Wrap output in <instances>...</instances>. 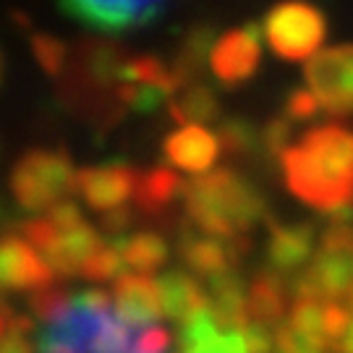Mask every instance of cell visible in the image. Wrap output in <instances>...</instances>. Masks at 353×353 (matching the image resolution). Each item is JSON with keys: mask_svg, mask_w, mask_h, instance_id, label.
Wrapping results in <instances>:
<instances>
[{"mask_svg": "<svg viewBox=\"0 0 353 353\" xmlns=\"http://www.w3.org/2000/svg\"><path fill=\"white\" fill-rule=\"evenodd\" d=\"M181 254H183V262L189 265L191 272H196L207 280L225 275L228 265H230V252L223 243H217L214 239L194 236V233L181 239Z\"/></svg>", "mask_w": 353, "mask_h": 353, "instance_id": "obj_18", "label": "cell"}, {"mask_svg": "<svg viewBox=\"0 0 353 353\" xmlns=\"http://www.w3.org/2000/svg\"><path fill=\"white\" fill-rule=\"evenodd\" d=\"M123 267H126L123 254L118 252L115 243H110V246H102L89 256V262L81 267V275L89 280H113L123 278Z\"/></svg>", "mask_w": 353, "mask_h": 353, "instance_id": "obj_23", "label": "cell"}, {"mask_svg": "<svg viewBox=\"0 0 353 353\" xmlns=\"http://www.w3.org/2000/svg\"><path fill=\"white\" fill-rule=\"evenodd\" d=\"M11 191L26 212H42L48 207L52 210L63 194L76 191V170L63 152H26L13 168Z\"/></svg>", "mask_w": 353, "mask_h": 353, "instance_id": "obj_4", "label": "cell"}, {"mask_svg": "<svg viewBox=\"0 0 353 353\" xmlns=\"http://www.w3.org/2000/svg\"><path fill=\"white\" fill-rule=\"evenodd\" d=\"M314 249V233H312V225H278L272 223V233H270V262L275 270L280 272H288V270H296L301 267L309 254Z\"/></svg>", "mask_w": 353, "mask_h": 353, "instance_id": "obj_14", "label": "cell"}, {"mask_svg": "<svg viewBox=\"0 0 353 353\" xmlns=\"http://www.w3.org/2000/svg\"><path fill=\"white\" fill-rule=\"evenodd\" d=\"M186 186L181 183V178L170 170V168H152L144 176H139V183H137V204H139L141 212L157 214L163 212L168 204L178 196V191H183Z\"/></svg>", "mask_w": 353, "mask_h": 353, "instance_id": "obj_19", "label": "cell"}, {"mask_svg": "<svg viewBox=\"0 0 353 353\" xmlns=\"http://www.w3.org/2000/svg\"><path fill=\"white\" fill-rule=\"evenodd\" d=\"M128 223H131V214H128V210H123V207L102 214V228H105V233H113L118 239H123L121 233H126Z\"/></svg>", "mask_w": 353, "mask_h": 353, "instance_id": "obj_35", "label": "cell"}, {"mask_svg": "<svg viewBox=\"0 0 353 353\" xmlns=\"http://www.w3.org/2000/svg\"><path fill=\"white\" fill-rule=\"evenodd\" d=\"M246 335V345H249V353H272V345H278L272 332L267 325H259V322H252L249 327L243 330Z\"/></svg>", "mask_w": 353, "mask_h": 353, "instance_id": "obj_34", "label": "cell"}, {"mask_svg": "<svg viewBox=\"0 0 353 353\" xmlns=\"http://www.w3.org/2000/svg\"><path fill=\"white\" fill-rule=\"evenodd\" d=\"M283 176L293 196L332 214L353 202V131L319 126L280 154Z\"/></svg>", "mask_w": 353, "mask_h": 353, "instance_id": "obj_1", "label": "cell"}, {"mask_svg": "<svg viewBox=\"0 0 353 353\" xmlns=\"http://www.w3.org/2000/svg\"><path fill=\"white\" fill-rule=\"evenodd\" d=\"M290 327L325 345V309L314 301H299L290 312Z\"/></svg>", "mask_w": 353, "mask_h": 353, "instance_id": "obj_25", "label": "cell"}, {"mask_svg": "<svg viewBox=\"0 0 353 353\" xmlns=\"http://www.w3.org/2000/svg\"><path fill=\"white\" fill-rule=\"evenodd\" d=\"M338 353H353V322H351V327L345 330V335H343L341 345H338Z\"/></svg>", "mask_w": 353, "mask_h": 353, "instance_id": "obj_37", "label": "cell"}, {"mask_svg": "<svg viewBox=\"0 0 353 353\" xmlns=\"http://www.w3.org/2000/svg\"><path fill=\"white\" fill-rule=\"evenodd\" d=\"M32 309L37 316H48V319H58L68 312V301L61 290H39L32 299Z\"/></svg>", "mask_w": 353, "mask_h": 353, "instance_id": "obj_31", "label": "cell"}, {"mask_svg": "<svg viewBox=\"0 0 353 353\" xmlns=\"http://www.w3.org/2000/svg\"><path fill=\"white\" fill-rule=\"evenodd\" d=\"M214 45H217V39H214L212 26H194L191 29L183 48L178 52L176 63L170 65V74L176 79L178 89H186L189 84H194L191 79H196L199 71L204 68V63L212 58Z\"/></svg>", "mask_w": 353, "mask_h": 353, "instance_id": "obj_17", "label": "cell"}, {"mask_svg": "<svg viewBox=\"0 0 353 353\" xmlns=\"http://www.w3.org/2000/svg\"><path fill=\"white\" fill-rule=\"evenodd\" d=\"M270 50L283 61H312L322 52L327 37V19L306 0H283L272 6L262 24Z\"/></svg>", "mask_w": 353, "mask_h": 353, "instance_id": "obj_3", "label": "cell"}, {"mask_svg": "<svg viewBox=\"0 0 353 353\" xmlns=\"http://www.w3.org/2000/svg\"><path fill=\"white\" fill-rule=\"evenodd\" d=\"M275 343H278L275 345L278 353H325L322 343H316L309 335H301L293 327H280L278 335H275Z\"/></svg>", "mask_w": 353, "mask_h": 353, "instance_id": "obj_29", "label": "cell"}, {"mask_svg": "<svg viewBox=\"0 0 353 353\" xmlns=\"http://www.w3.org/2000/svg\"><path fill=\"white\" fill-rule=\"evenodd\" d=\"M48 220H50L52 225L58 228L61 233H65V230H74V228H79V225H84L81 212H79V207H76L74 202L55 204L50 212H48Z\"/></svg>", "mask_w": 353, "mask_h": 353, "instance_id": "obj_33", "label": "cell"}, {"mask_svg": "<svg viewBox=\"0 0 353 353\" xmlns=\"http://www.w3.org/2000/svg\"><path fill=\"white\" fill-rule=\"evenodd\" d=\"M168 108H170V118L181 126H202L220 115V102L214 89L199 81L189 84L178 97L168 102Z\"/></svg>", "mask_w": 353, "mask_h": 353, "instance_id": "obj_16", "label": "cell"}, {"mask_svg": "<svg viewBox=\"0 0 353 353\" xmlns=\"http://www.w3.org/2000/svg\"><path fill=\"white\" fill-rule=\"evenodd\" d=\"M32 52L48 76L63 74L65 65V45L52 34H34L32 37Z\"/></svg>", "mask_w": 353, "mask_h": 353, "instance_id": "obj_24", "label": "cell"}, {"mask_svg": "<svg viewBox=\"0 0 353 353\" xmlns=\"http://www.w3.org/2000/svg\"><path fill=\"white\" fill-rule=\"evenodd\" d=\"M115 309L118 319L128 327H141L147 322H154L163 314V303H160V290L157 280L147 275H123L115 280Z\"/></svg>", "mask_w": 353, "mask_h": 353, "instance_id": "obj_12", "label": "cell"}, {"mask_svg": "<svg viewBox=\"0 0 353 353\" xmlns=\"http://www.w3.org/2000/svg\"><path fill=\"white\" fill-rule=\"evenodd\" d=\"M249 314L259 325H275L283 314V290H280L278 278L272 275H256L249 290Z\"/></svg>", "mask_w": 353, "mask_h": 353, "instance_id": "obj_21", "label": "cell"}, {"mask_svg": "<svg viewBox=\"0 0 353 353\" xmlns=\"http://www.w3.org/2000/svg\"><path fill=\"white\" fill-rule=\"evenodd\" d=\"M351 316H348V309H343L338 303H327L325 306V348H332L338 351L345 330L351 327Z\"/></svg>", "mask_w": 353, "mask_h": 353, "instance_id": "obj_28", "label": "cell"}, {"mask_svg": "<svg viewBox=\"0 0 353 353\" xmlns=\"http://www.w3.org/2000/svg\"><path fill=\"white\" fill-rule=\"evenodd\" d=\"M319 100L309 89H293L285 100V115L288 121H312L319 113Z\"/></svg>", "mask_w": 353, "mask_h": 353, "instance_id": "obj_30", "label": "cell"}, {"mask_svg": "<svg viewBox=\"0 0 353 353\" xmlns=\"http://www.w3.org/2000/svg\"><path fill=\"white\" fill-rule=\"evenodd\" d=\"M21 233L29 246L39 249L42 254H50L55 249V243L61 239V230L52 225L48 217H37V220H26L21 225Z\"/></svg>", "mask_w": 353, "mask_h": 353, "instance_id": "obj_27", "label": "cell"}, {"mask_svg": "<svg viewBox=\"0 0 353 353\" xmlns=\"http://www.w3.org/2000/svg\"><path fill=\"white\" fill-rule=\"evenodd\" d=\"M157 290H160V303H163V314L170 319H189L194 312H199L202 306H207L204 290L199 288V283L183 275V272H165L163 278H157Z\"/></svg>", "mask_w": 353, "mask_h": 353, "instance_id": "obj_15", "label": "cell"}, {"mask_svg": "<svg viewBox=\"0 0 353 353\" xmlns=\"http://www.w3.org/2000/svg\"><path fill=\"white\" fill-rule=\"evenodd\" d=\"M303 79L322 110L332 115L353 113V45H338L306 61Z\"/></svg>", "mask_w": 353, "mask_h": 353, "instance_id": "obj_5", "label": "cell"}, {"mask_svg": "<svg viewBox=\"0 0 353 353\" xmlns=\"http://www.w3.org/2000/svg\"><path fill=\"white\" fill-rule=\"evenodd\" d=\"M217 139L228 154H246V152H254L259 134H256V126L246 118H225L220 123Z\"/></svg>", "mask_w": 353, "mask_h": 353, "instance_id": "obj_22", "label": "cell"}, {"mask_svg": "<svg viewBox=\"0 0 353 353\" xmlns=\"http://www.w3.org/2000/svg\"><path fill=\"white\" fill-rule=\"evenodd\" d=\"M168 100L160 87H144V84H121L118 87V102H123L126 108L137 113H152Z\"/></svg>", "mask_w": 353, "mask_h": 353, "instance_id": "obj_26", "label": "cell"}, {"mask_svg": "<svg viewBox=\"0 0 353 353\" xmlns=\"http://www.w3.org/2000/svg\"><path fill=\"white\" fill-rule=\"evenodd\" d=\"M309 272L327 299L348 296L353 290V228L335 225L322 236V246Z\"/></svg>", "mask_w": 353, "mask_h": 353, "instance_id": "obj_9", "label": "cell"}, {"mask_svg": "<svg viewBox=\"0 0 353 353\" xmlns=\"http://www.w3.org/2000/svg\"><path fill=\"white\" fill-rule=\"evenodd\" d=\"M113 243L123 254L126 267L137 270V275H150L152 270H157L168 259V243L157 233L123 236V239H115Z\"/></svg>", "mask_w": 353, "mask_h": 353, "instance_id": "obj_20", "label": "cell"}, {"mask_svg": "<svg viewBox=\"0 0 353 353\" xmlns=\"http://www.w3.org/2000/svg\"><path fill=\"white\" fill-rule=\"evenodd\" d=\"M191 220L217 239H239V233L262 217L265 199L243 176L230 168H217L194 178L183 189Z\"/></svg>", "mask_w": 353, "mask_h": 353, "instance_id": "obj_2", "label": "cell"}, {"mask_svg": "<svg viewBox=\"0 0 353 353\" xmlns=\"http://www.w3.org/2000/svg\"><path fill=\"white\" fill-rule=\"evenodd\" d=\"M0 280L8 290H39L50 288L52 270L45 256L34 252L26 241L6 236L0 249Z\"/></svg>", "mask_w": 353, "mask_h": 353, "instance_id": "obj_10", "label": "cell"}, {"mask_svg": "<svg viewBox=\"0 0 353 353\" xmlns=\"http://www.w3.org/2000/svg\"><path fill=\"white\" fill-rule=\"evenodd\" d=\"M139 176L126 163H105L81 168L76 173V194L84 196V202L97 212L121 210L131 194H137Z\"/></svg>", "mask_w": 353, "mask_h": 353, "instance_id": "obj_8", "label": "cell"}, {"mask_svg": "<svg viewBox=\"0 0 353 353\" xmlns=\"http://www.w3.org/2000/svg\"><path fill=\"white\" fill-rule=\"evenodd\" d=\"M0 353H32V348H29V343L21 335H11V338H6Z\"/></svg>", "mask_w": 353, "mask_h": 353, "instance_id": "obj_36", "label": "cell"}, {"mask_svg": "<svg viewBox=\"0 0 353 353\" xmlns=\"http://www.w3.org/2000/svg\"><path fill=\"white\" fill-rule=\"evenodd\" d=\"M102 246L105 243L100 241L97 230L84 223V225L74 228V230L61 233L55 249L50 254H45V262L58 275H76L89 262V256L97 252V249H102Z\"/></svg>", "mask_w": 353, "mask_h": 353, "instance_id": "obj_13", "label": "cell"}, {"mask_svg": "<svg viewBox=\"0 0 353 353\" xmlns=\"http://www.w3.org/2000/svg\"><path fill=\"white\" fill-rule=\"evenodd\" d=\"M259 37H262V32H259V24H254V21L225 32L217 39L212 58H210L212 74L230 87L249 81L256 74L259 58H262Z\"/></svg>", "mask_w": 353, "mask_h": 353, "instance_id": "obj_7", "label": "cell"}, {"mask_svg": "<svg viewBox=\"0 0 353 353\" xmlns=\"http://www.w3.org/2000/svg\"><path fill=\"white\" fill-rule=\"evenodd\" d=\"M345 299H348V306H351V312H353V290L348 293V296H345Z\"/></svg>", "mask_w": 353, "mask_h": 353, "instance_id": "obj_38", "label": "cell"}, {"mask_svg": "<svg viewBox=\"0 0 353 353\" xmlns=\"http://www.w3.org/2000/svg\"><path fill=\"white\" fill-rule=\"evenodd\" d=\"M262 141L270 154H283L290 144V121L288 118H272L262 131Z\"/></svg>", "mask_w": 353, "mask_h": 353, "instance_id": "obj_32", "label": "cell"}, {"mask_svg": "<svg viewBox=\"0 0 353 353\" xmlns=\"http://www.w3.org/2000/svg\"><path fill=\"white\" fill-rule=\"evenodd\" d=\"M165 157L176 165L178 170L204 176L214 165L220 154V139L217 134L207 131L204 126H181L178 131L165 137Z\"/></svg>", "mask_w": 353, "mask_h": 353, "instance_id": "obj_11", "label": "cell"}, {"mask_svg": "<svg viewBox=\"0 0 353 353\" xmlns=\"http://www.w3.org/2000/svg\"><path fill=\"white\" fill-rule=\"evenodd\" d=\"M65 13L102 32H126L150 24L163 11L165 0H58Z\"/></svg>", "mask_w": 353, "mask_h": 353, "instance_id": "obj_6", "label": "cell"}]
</instances>
